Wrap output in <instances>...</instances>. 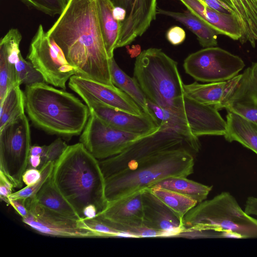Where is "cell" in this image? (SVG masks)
<instances>
[{"label":"cell","instance_id":"5","mask_svg":"<svg viewBox=\"0 0 257 257\" xmlns=\"http://www.w3.org/2000/svg\"><path fill=\"white\" fill-rule=\"evenodd\" d=\"M183 232L196 236L257 237V225L229 192H222L198 203L184 217ZM179 235V236H180Z\"/></svg>","mask_w":257,"mask_h":257},{"label":"cell","instance_id":"9","mask_svg":"<svg viewBox=\"0 0 257 257\" xmlns=\"http://www.w3.org/2000/svg\"><path fill=\"white\" fill-rule=\"evenodd\" d=\"M27 58L46 83L64 90L70 77L78 75L77 69L69 63L61 48L41 24L32 39Z\"/></svg>","mask_w":257,"mask_h":257},{"label":"cell","instance_id":"44","mask_svg":"<svg viewBox=\"0 0 257 257\" xmlns=\"http://www.w3.org/2000/svg\"><path fill=\"white\" fill-rule=\"evenodd\" d=\"M125 15L126 12L124 9L120 7H114L113 16L116 20L122 22L125 19Z\"/></svg>","mask_w":257,"mask_h":257},{"label":"cell","instance_id":"43","mask_svg":"<svg viewBox=\"0 0 257 257\" xmlns=\"http://www.w3.org/2000/svg\"><path fill=\"white\" fill-rule=\"evenodd\" d=\"M83 219H91L96 217L98 215V211L94 205H89L86 206L83 210Z\"/></svg>","mask_w":257,"mask_h":257},{"label":"cell","instance_id":"34","mask_svg":"<svg viewBox=\"0 0 257 257\" xmlns=\"http://www.w3.org/2000/svg\"><path fill=\"white\" fill-rule=\"evenodd\" d=\"M81 220L89 229L97 234L98 237H125L123 233L115 229L100 216Z\"/></svg>","mask_w":257,"mask_h":257},{"label":"cell","instance_id":"45","mask_svg":"<svg viewBox=\"0 0 257 257\" xmlns=\"http://www.w3.org/2000/svg\"><path fill=\"white\" fill-rule=\"evenodd\" d=\"M253 221L254 222V223L256 224L257 225V219H255V218H253Z\"/></svg>","mask_w":257,"mask_h":257},{"label":"cell","instance_id":"19","mask_svg":"<svg viewBox=\"0 0 257 257\" xmlns=\"http://www.w3.org/2000/svg\"><path fill=\"white\" fill-rule=\"evenodd\" d=\"M142 191L108 203L106 208L97 215L119 231L123 227L143 225Z\"/></svg>","mask_w":257,"mask_h":257},{"label":"cell","instance_id":"6","mask_svg":"<svg viewBox=\"0 0 257 257\" xmlns=\"http://www.w3.org/2000/svg\"><path fill=\"white\" fill-rule=\"evenodd\" d=\"M147 102L157 124L182 137L194 155L200 149L198 137L224 136L226 133V121L217 109L185 94L169 107L158 105L148 98Z\"/></svg>","mask_w":257,"mask_h":257},{"label":"cell","instance_id":"20","mask_svg":"<svg viewBox=\"0 0 257 257\" xmlns=\"http://www.w3.org/2000/svg\"><path fill=\"white\" fill-rule=\"evenodd\" d=\"M22 39V34L18 29H10L1 39L0 52L4 53L15 66L20 85L45 82L42 75L32 63L22 57L20 48Z\"/></svg>","mask_w":257,"mask_h":257},{"label":"cell","instance_id":"7","mask_svg":"<svg viewBox=\"0 0 257 257\" xmlns=\"http://www.w3.org/2000/svg\"><path fill=\"white\" fill-rule=\"evenodd\" d=\"M134 76L147 98L161 106L169 107L185 94L177 62L161 49L149 48L139 55Z\"/></svg>","mask_w":257,"mask_h":257},{"label":"cell","instance_id":"10","mask_svg":"<svg viewBox=\"0 0 257 257\" xmlns=\"http://www.w3.org/2000/svg\"><path fill=\"white\" fill-rule=\"evenodd\" d=\"M180 147L192 152L178 133L160 127L156 132L136 140L119 154L99 161V164L106 178L150 156Z\"/></svg>","mask_w":257,"mask_h":257},{"label":"cell","instance_id":"24","mask_svg":"<svg viewBox=\"0 0 257 257\" xmlns=\"http://www.w3.org/2000/svg\"><path fill=\"white\" fill-rule=\"evenodd\" d=\"M226 117L225 139L237 142L257 155V124L230 111Z\"/></svg>","mask_w":257,"mask_h":257},{"label":"cell","instance_id":"28","mask_svg":"<svg viewBox=\"0 0 257 257\" xmlns=\"http://www.w3.org/2000/svg\"><path fill=\"white\" fill-rule=\"evenodd\" d=\"M151 188H159L174 191L199 203L206 200L212 186L188 179L186 177L173 176L156 183Z\"/></svg>","mask_w":257,"mask_h":257},{"label":"cell","instance_id":"23","mask_svg":"<svg viewBox=\"0 0 257 257\" xmlns=\"http://www.w3.org/2000/svg\"><path fill=\"white\" fill-rule=\"evenodd\" d=\"M227 6L241 28V44L249 42L255 47L257 42V0H227Z\"/></svg>","mask_w":257,"mask_h":257},{"label":"cell","instance_id":"37","mask_svg":"<svg viewBox=\"0 0 257 257\" xmlns=\"http://www.w3.org/2000/svg\"><path fill=\"white\" fill-rule=\"evenodd\" d=\"M166 38L171 44L178 45L184 41L186 38V33L181 27L173 26L167 31Z\"/></svg>","mask_w":257,"mask_h":257},{"label":"cell","instance_id":"13","mask_svg":"<svg viewBox=\"0 0 257 257\" xmlns=\"http://www.w3.org/2000/svg\"><path fill=\"white\" fill-rule=\"evenodd\" d=\"M28 215L22 221L39 233L67 237H98L83 220L62 215L45 208L34 197L26 200Z\"/></svg>","mask_w":257,"mask_h":257},{"label":"cell","instance_id":"42","mask_svg":"<svg viewBox=\"0 0 257 257\" xmlns=\"http://www.w3.org/2000/svg\"><path fill=\"white\" fill-rule=\"evenodd\" d=\"M244 210L247 214L257 217V197H248L245 203Z\"/></svg>","mask_w":257,"mask_h":257},{"label":"cell","instance_id":"2","mask_svg":"<svg viewBox=\"0 0 257 257\" xmlns=\"http://www.w3.org/2000/svg\"><path fill=\"white\" fill-rule=\"evenodd\" d=\"M51 179L81 219L87 205L95 206L98 214L106 208L105 178L99 161L81 143L68 146L55 163Z\"/></svg>","mask_w":257,"mask_h":257},{"label":"cell","instance_id":"31","mask_svg":"<svg viewBox=\"0 0 257 257\" xmlns=\"http://www.w3.org/2000/svg\"><path fill=\"white\" fill-rule=\"evenodd\" d=\"M149 189L182 222L185 215L198 203L192 198L174 191L159 188Z\"/></svg>","mask_w":257,"mask_h":257},{"label":"cell","instance_id":"39","mask_svg":"<svg viewBox=\"0 0 257 257\" xmlns=\"http://www.w3.org/2000/svg\"><path fill=\"white\" fill-rule=\"evenodd\" d=\"M41 171L38 169L28 168L23 173L22 180L26 186L36 183L40 179Z\"/></svg>","mask_w":257,"mask_h":257},{"label":"cell","instance_id":"21","mask_svg":"<svg viewBox=\"0 0 257 257\" xmlns=\"http://www.w3.org/2000/svg\"><path fill=\"white\" fill-rule=\"evenodd\" d=\"M241 74L224 81L205 84L194 82L184 84L185 95L194 100L212 106L218 110L225 108L226 103L238 84Z\"/></svg>","mask_w":257,"mask_h":257},{"label":"cell","instance_id":"32","mask_svg":"<svg viewBox=\"0 0 257 257\" xmlns=\"http://www.w3.org/2000/svg\"><path fill=\"white\" fill-rule=\"evenodd\" d=\"M54 163L53 162H48L45 164L40 170L41 171V176L40 180L35 184L26 186L23 189L13 193L9 197V199H22L26 200L28 198L34 197L37 193L42 187L44 183L51 177Z\"/></svg>","mask_w":257,"mask_h":257},{"label":"cell","instance_id":"33","mask_svg":"<svg viewBox=\"0 0 257 257\" xmlns=\"http://www.w3.org/2000/svg\"><path fill=\"white\" fill-rule=\"evenodd\" d=\"M27 7L47 15H60L65 8L68 0H20Z\"/></svg>","mask_w":257,"mask_h":257},{"label":"cell","instance_id":"38","mask_svg":"<svg viewBox=\"0 0 257 257\" xmlns=\"http://www.w3.org/2000/svg\"><path fill=\"white\" fill-rule=\"evenodd\" d=\"M14 184L7 177L0 171V197L1 199L9 204V197L13 193Z\"/></svg>","mask_w":257,"mask_h":257},{"label":"cell","instance_id":"26","mask_svg":"<svg viewBox=\"0 0 257 257\" xmlns=\"http://www.w3.org/2000/svg\"><path fill=\"white\" fill-rule=\"evenodd\" d=\"M157 14L170 17L183 24L197 36L200 45L203 48L217 46L219 34L189 10L175 12L157 8Z\"/></svg>","mask_w":257,"mask_h":257},{"label":"cell","instance_id":"1","mask_svg":"<svg viewBox=\"0 0 257 257\" xmlns=\"http://www.w3.org/2000/svg\"><path fill=\"white\" fill-rule=\"evenodd\" d=\"M47 32L61 48L69 63L77 69L78 75L115 86L96 0H68L64 11Z\"/></svg>","mask_w":257,"mask_h":257},{"label":"cell","instance_id":"40","mask_svg":"<svg viewBox=\"0 0 257 257\" xmlns=\"http://www.w3.org/2000/svg\"><path fill=\"white\" fill-rule=\"evenodd\" d=\"M210 8L220 12L232 14L227 0H202Z\"/></svg>","mask_w":257,"mask_h":257},{"label":"cell","instance_id":"25","mask_svg":"<svg viewBox=\"0 0 257 257\" xmlns=\"http://www.w3.org/2000/svg\"><path fill=\"white\" fill-rule=\"evenodd\" d=\"M96 6L100 31L107 54L113 57L121 30V23L113 16L114 5L111 0H96Z\"/></svg>","mask_w":257,"mask_h":257},{"label":"cell","instance_id":"29","mask_svg":"<svg viewBox=\"0 0 257 257\" xmlns=\"http://www.w3.org/2000/svg\"><path fill=\"white\" fill-rule=\"evenodd\" d=\"M34 198L39 204L45 208L72 218L81 220L74 209L56 189L51 176Z\"/></svg>","mask_w":257,"mask_h":257},{"label":"cell","instance_id":"36","mask_svg":"<svg viewBox=\"0 0 257 257\" xmlns=\"http://www.w3.org/2000/svg\"><path fill=\"white\" fill-rule=\"evenodd\" d=\"M67 144L61 139L58 138L49 145L47 146L46 164L55 163L59 159L67 148Z\"/></svg>","mask_w":257,"mask_h":257},{"label":"cell","instance_id":"22","mask_svg":"<svg viewBox=\"0 0 257 257\" xmlns=\"http://www.w3.org/2000/svg\"><path fill=\"white\" fill-rule=\"evenodd\" d=\"M188 10L214 29L219 35L234 40H239L242 36L239 24L231 13L217 11L202 0H180Z\"/></svg>","mask_w":257,"mask_h":257},{"label":"cell","instance_id":"27","mask_svg":"<svg viewBox=\"0 0 257 257\" xmlns=\"http://www.w3.org/2000/svg\"><path fill=\"white\" fill-rule=\"evenodd\" d=\"M109 63L113 84L128 95L143 112L149 115L154 120L153 114L148 107L147 98L136 79L126 74L118 66L114 57L110 59Z\"/></svg>","mask_w":257,"mask_h":257},{"label":"cell","instance_id":"11","mask_svg":"<svg viewBox=\"0 0 257 257\" xmlns=\"http://www.w3.org/2000/svg\"><path fill=\"white\" fill-rule=\"evenodd\" d=\"M244 66L240 57L216 46L190 54L183 63L187 74L197 81L208 83L229 80Z\"/></svg>","mask_w":257,"mask_h":257},{"label":"cell","instance_id":"18","mask_svg":"<svg viewBox=\"0 0 257 257\" xmlns=\"http://www.w3.org/2000/svg\"><path fill=\"white\" fill-rule=\"evenodd\" d=\"M241 74L225 108L257 124V61Z\"/></svg>","mask_w":257,"mask_h":257},{"label":"cell","instance_id":"15","mask_svg":"<svg viewBox=\"0 0 257 257\" xmlns=\"http://www.w3.org/2000/svg\"><path fill=\"white\" fill-rule=\"evenodd\" d=\"M114 7H120L126 12L121 22V30L116 48L132 43L141 36L156 19L157 0H111Z\"/></svg>","mask_w":257,"mask_h":257},{"label":"cell","instance_id":"8","mask_svg":"<svg viewBox=\"0 0 257 257\" xmlns=\"http://www.w3.org/2000/svg\"><path fill=\"white\" fill-rule=\"evenodd\" d=\"M31 147L30 124L25 113L0 128V171L15 187L23 184Z\"/></svg>","mask_w":257,"mask_h":257},{"label":"cell","instance_id":"16","mask_svg":"<svg viewBox=\"0 0 257 257\" xmlns=\"http://www.w3.org/2000/svg\"><path fill=\"white\" fill-rule=\"evenodd\" d=\"M90 111L108 125L119 130L148 135L157 131L160 126L148 114H133L106 105L96 100L83 99Z\"/></svg>","mask_w":257,"mask_h":257},{"label":"cell","instance_id":"3","mask_svg":"<svg viewBox=\"0 0 257 257\" xmlns=\"http://www.w3.org/2000/svg\"><path fill=\"white\" fill-rule=\"evenodd\" d=\"M25 110L37 127L64 137L82 133L90 111L73 94L39 83L26 86Z\"/></svg>","mask_w":257,"mask_h":257},{"label":"cell","instance_id":"30","mask_svg":"<svg viewBox=\"0 0 257 257\" xmlns=\"http://www.w3.org/2000/svg\"><path fill=\"white\" fill-rule=\"evenodd\" d=\"M25 94L16 84L7 93L0 102V128L25 113Z\"/></svg>","mask_w":257,"mask_h":257},{"label":"cell","instance_id":"17","mask_svg":"<svg viewBox=\"0 0 257 257\" xmlns=\"http://www.w3.org/2000/svg\"><path fill=\"white\" fill-rule=\"evenodd\" d=\"M143 225L161 232L163 237L179 236L183 222L150 189L142 191Z\"/></svg>","mask_w":257,"mask_h":257},{"label":"cell","instance_id":"14","mask_svg":"<svg viewBox=\"0 0 257 257\" xmlns=\"http://www.w3.org/2000/svg\"><path fill=\"white\" fill-rule=\"evenodd\" d=\"M68 86L82 99L96 100L110 107L135 115L143 112L128 95L116 86H111L79 75L71 76Z\"/></svg>","mask_w":257,"mask_h":257},{"label":"cell","instance_id":"41","mask_svg":"<svg viewBox=\"0 0 257 257\" xmlns=\"http://www.w3.org/2000/svg\"><path fill=\"white\" fill-rule=\"evenodd\" d=\"M25 201L26 200L22 199L9 200V204L14 208L22 218L25 217L28 214V210L26 206Z\"/></svg>","mask_w":257,"mask_h":257},{"label":"cell","instance_id":"35","mask_svg":"<svg viewBox=\"0 0 257 257\" xmlns=\"http://www.w3.org/2000/svg\"><path fill=\"white\" fill-rule=\"evenodd\" d=\"M47 146H31L29 157L28 168L40 170L46 164Z\"/></svg>","mask_w":257,"mask_h":257},{"label":"cell","instance_id":"4","mask_svg":"<svg viewBox=\"0 0 257 257\" xmlns=\"http://www.w3.org/2000/svg\"><path fill=\"white\" fill-rule=\"evenodd\" d=\"M186 147L164 151L143 159L105 178L108 203L149 189L170 177H187L193 173L194 157Z\"/></svg>","mask_w":257,"mask_h":257},{"label":"cell","instance_id":"12","mask_svg":"<svg viewBox=\"0 0 257 257\" xmlns=\"http://www.w3.org/2000/svg\"><path fill=\"white\" fill-rule=\"evenodd\" d=\"M146 136L115 128L90 111L81 134L80 142L95 158L105 159L119 154L132 143Z\"/></svg>","mask_w":257,"mask_h":257}]
</instances>
